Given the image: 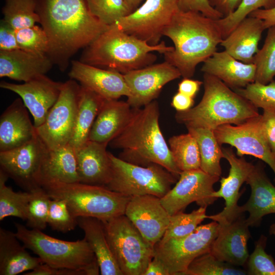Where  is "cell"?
Returning a JSON list of instances; mask_svg holds the SVG:
<instances>
[{
  "instance_id": "cell-26",
  "label": "cell",
  "mask_w": 275,
  "mask_h": 275,
  "mask_svg": "<svg viewBox=\"0 0 275 275\" xmlns=\"http://www.w3.org/2000/svg\"><path fill=\"white\" fill-rule=\"evenodd\" d=\"M133 112L127 101L105 99L92 127L89 140L107 146L126 126Z\"/></svg>"
},
{
  "instance_id": "cell-5",
  "label": "cell",
  "mask_w": 275,
  "mask_h": 275,
  "mask_svg": "<svg viewBox=\"0 0 275 275\" xmlns=\"http://www.w3.org/2000/svg\"><path fill=\"white\" fill-rule=\"evenodd\" d=\"M204 92L200 102L184 112H177L176 121L186 128L214 130L224 124L239 125L259 113L258 108L213 75L204 73Z\"/></svg>"
},
{
  "instance_id": "cell-23",
  "label": "cell",
  "mask_w": 275,
  "mask_h": 275,
  "mask_svg": "<svg viewBox=\"0 0 275 275\" xmlns=\"http://www.w3.org/2000/svg\"><path fill=\"white\" fill-rule=\"evenodd\" d=\"M28 109L21 98L10 104L0 117V152L12 150L29 142L37 135Z\"/></svg>"
},
{
  "instance_id": "cell-35",
  "label": "cell",
  "mask_w": 275,
  "mask_h": 275,
  "mask_svg": "<svg viewBox=\"0 0 275 275\" xmlns=\"http://www.w3.org/2000/svg\"><path fill=\"white\" fill-rule=\"evenodd\" d=\"M3 19L15 30L40 23L37 12V0H5Z\"/></svg>"
},
{
  "instance_id": "cell-24",
  "label": "cell",
  "mask_w": 275,
  "mask_h": 275,
  "mask_svg": "<svg viewBox=\"0 0 275 275\" xmlns=\"http://www.w3.org/2000/svg\"><path fill=\"white\" fill-rule=\"evenodd\" d=\"M106 147L89 140L75 151L79 182L104 187L108 183L112 169Z\"/></svg>"
},
{
  "instance_id": "cell-30",
  "label": "cell",
  "mask_w": 275,
  "mask_h": 275,
  "mask_svg": "<svg viewBox=\"0 0 275 275\" xmlns=\"http://www.w3.org/2000/svg\"><path fill=\"white\" fill-rule=\"evenodd\" d=\"M79 182L75 151L69 144L48 150L42 166L40 185L50 183Z\"/></svg>"
},
{
  "instance_id": "cell-1",
  "label": "cell",
  "mask_w": 275,
  "mask_h": 275,
  "mask_svg": "<svg viewBox=\"0 0 275 275\" xmlns=\"http://www.w3.org/2000/svg\"><path fill=\"white\" fill-rule=\"evenodd\" d=\"M37 12L49 40L47 56L62 72L109 26L91 13L86 0H37Z\"/></svg>"
},
{
  "instance_id": "cell-45",
  "label": "cell",
  "mask_w": 275,
  "mask_h": 275,
  "mask_svg": "<svg viewBox=\"0 0 275 275\" xmlns=\"http://www.w3.org/2000/svg\"><path fill=\"white\" fill-rule=\"evenodd\" d=\"M16 36L21 49L39 56H47L49 40L42 26L35 25L17 30Z\"/></svg>"
},
{
  "instance_id": "cell-4",
  "label": "cell",
  "mask_w": 275,
  "mask_h": 275,
  "mask_svg": "<svg viewBox=\"0 0 275 275\" xmlns=\"http://www.w3.org/2000/svg\"><path fill=\"white\" fill-rule=\"evenodd\" d=\"M173 48L164 41L150 45L114 23L84 48L79 61L124 74L153 64L157 57L152 52L164 54Z\"/></svg>"
},
{
  "instance_id": "cell-29",
  "label": "cell",
  "mask_w": 275,
  "mask_h": 275,
  "mask_svg": "<svg viewBox=\"0 0 275 275\" xmlns=\"http://www.w3.org/2000/svg\"><path fill=\"white\" fill-rule=\"evenodd\" d=\"M15 233L0 228V275H16L43 263L20 243Z\"/></svg>"
},
{
  "instance_id": "cell-43",
  "label": "cell",
  "mask_w": 275,
  "mask_h": 275,
  "mask_svg": "<svg viewBox=\"0 0 275 275\" xmlns=\"http://www.w3.org/2000/svg\"><path fill=\"white\" fill-rule=\"evenodd\" d=\"M267 237L261 235L255 242V249L244 265L249 275H275V261L265 249Z\"/></svg>"
},
{
  "instance_id": "cell-12",
  "label": "cell",
  "mask_w": 275,
  "mask_h": 275,
  "mask_svg": "<svg viewBox=\"0 0 275 275\" xmlns=\"http://www.w3.org/2000/svg\"><path fill=\"white\" fill-rule=\"evenodd\" d=\"M179 9V0H146L115 24L126 33L155 45L159 43L164 30Z\"/></svg>"
},
{
  "instance_id": "cell-33",
  "label": "cell",
  "mask_w": 275,
  "mask_h": 275,
  "mask_svg": "<svg viewBox=\"0 0 275 275\" xmlns=\"http://www.w3.org/2000/svg\"><path fill=\"white\" fill-rule=\"evenodd\" d=\"M187 129L198 144L201 157L200 169L210 175L220 177L222 174L221 160L224 156L214 131L204 128L188 127Z\"/></svg>"
},
{
  "instance_id": "cell-37",
  "label": "cell",
  "mask_w": 275,
  "mask_h": 275,
  "mask_svg": "<svg viewBox=\"0 0 275 275\" xmlns=\"http://www.w3.org/2000/svg\"><path fill=\"white\" fill-rule=\"evenodd\" d=\"M268 29L264 44L253 60L256 66L255 81L264 85L275 76V25Z\"/></svg>"
},
{
  "instance_id": "cell-53",
  "label": "cell",
  "mask_w": 275,
  "mask_h": 275,
  "mask_svg": "<svg viewBox=\"0 0 275 275\" xmlns=\"http://www.w3.org/2000/svg\"><path fill=\"white\" fill-rule=\"evenodd\" d=\"M194 98L178 92L172 99L171 106L177 112H184L193 107Z\"/></svg>"
},
{
  "instance_id": "cell-50",
  "label": "cell",
  "mask_w": 275,
  "mask_h": 275,
  "mask_svg": "<svg viewBox=\"0 0 275 275\" xmlns=\"http://www.w3.org/2000/svg\"><path fill=\"white\" fill-rule=\"evenodd\" d=\"M262 115L266 138L275 155V111L263 110Z\"/></svg>"
},
{
  "instance_id": "cell-46",
  "label": "cell",
  "mask_w": 275,
  "mask_h": 275,
  "mask_svg": "<svg viewBox=\"0 0 275 275\" xmlns=\"http://www.w3.org/2000/svg\"><path fill=\"white\" fill-rule=\"evenodd\" d=\"M47 225L54 230L67 233L78 226L77 217L72 214L65 200L51 198Z\"/></svg>"
},
{
  "instance_id": "cell-19",
  "label": "cell",
  "mask_w": 275,
  "mask_h": 275,
  "mask_svg": "<svg viewBox=\"0 0 275 275\" xmlns=\"http://www.w3.org/2000/svg\"><path fill=\"white\" fill-rule=\"evenodd\" d=\"M125 215L153 247L163 236L171 216L161 204L160 198L150 195L132 197L126 206Z\"/></svg>"
},
{
  "instance_id": "cell-2",
  "label": "cell",
  "mask_w": 275,
  "mask_h": 275,
  "mask_svg": "<svg viewBox=\"0 0 275 275\" xmlns=\"http://www.w3.org/2000/svg\"><path fill=\"white\" fill-rule=\"evenodd\" d=\"M215 20L199 12L179 9L164 30L163 36L174 45L163 54L165 61L177 68L183 78L193 77L197 66L212 56L223 41Z\"/></svg>"
},
{
  "instance_id": "cell-51",
  "label": "cell",
  "mask_w": 275,
  "mask_h": 275,
  "mask_svg": "<svg viewBox=\"0 0 275 275\" xmlns=\"http://www.w3.org/2000/svg\"><path fill=\"white\" fill-rule=\"evenodd\" d=\"M210 5L224 17L235 11L242 0H207Z\"/></svg>"
},
{
  "instance_id": "cell-54",
  "label": "cell",
  "mask_w": 275,
  "mask_h": 275,
  "mask_svg": "<svg viewBox=\"0 0 275 275\" xmlns=\"http://www.w3.org/2000/svg\"><path fill=\"white\" fill-rule=\"evenodd\" d=\"M249 16L262 20L266 29L275 25V7L269 10L258 9L252 12Z\"/></svg>"
},
{
  "instance_id": "cell-38",
  "label": "cell",
  "mask_w": 275,
  "mask_h": 275,
  "mask_svg": "<svg viewBox=\"0 0 275 275\" xmlns=\"http://www.w3.org/2000/svg\"><path fill=\"white\" fill-rule=\"evenodd\" d=\"M207 207H200L189 213L183 211L170 216L169 226L159 242H164L170 239L182 237L192 233L207 218Z\"/></svg>"
},
{
  "instance_id": "cell-42",
  "label": "cell",
  "mask_w": 275,
  "mask_h": 275,
  "mask_svg": "<svg viewBox=\"0 0 275 275\" xmlns=\"http://www.w3.org/2000/svg\"><path fill=\"white\" fill-rule=\"evenodd\" d=\"M256 107L275 111V80L264 85L257 82L241 88L232 89Z\"/></svg>"
},
{
  "instance_id": "cell-16",
  "label": "cell",
  "mask_w": 275,
  "mask_h": 275,
  "mask_svg": "<svg viewBox=\"0 0 275 275\" xmlns=\"http://www.w3.org/2000/svg\"><path fill=\"white\" fill-rule=\"evenodd\" d=\"M123 75L130 92L126 101L133 108H141L155 100L166 84L181 76L178 69L166 61Z\"/></svg>"
},
{
  "instance_id": "cell-41",
  "label": "cell",
  "mask_w": 275,
  "mask_h": 275,
  "mask_svg": "<svg viewBox=\"0 0 275 275\" xmlns=\"http://www.w3.org/2000/svg\"><path fill=\"white\" fill-rule=\"evenodd\" d=\"M27 205V226L31 229L44 230L47 225V216L51 198L42 187L30 191Z\"/></svg>"
},
{
  "instance_id": "cell-31",
  "label": "cell",
  "mask_w": 275,
  "mask_h": 275,
  "mask_svg": "<svg viewBox=\"0 0 275 275\" xmlns=\"http://www.w3.org/2000/svg\"><path fill=\"white\" fill-rule=\"evenodd\" d=\"M78 226L97 260L101 275H123L112 253L103 222L92 217H77Z\"/></svg>"
},
{
  "instance_id": "cell-40",
  "label": "cell",
  "mask_w": 275,
  "mask_h": 275,
  "mask_svg": "<svg viewBox=\"0 0 275 275\" xmlns=\"http://www.w3.org/2000/svg\"><path fill=\"white\" fill-rule=\"evenodd\" d=\"M274 7L275 0H242L235 11L229 16L216 20V23L224 39L253 11L262 8L269 10Z\"/></svg>"
},
{
  "instance_id": "cell-3",
  "label": "cell",
  "mask_w": 275,
  "mask_h": 275,
  "mask_svg": "<svg viewBox=\"0 0 275 275\" xmlns=\"http://www.w3.org/2000/svg\"><path fill=\"white\" fill-rule=\"evenodd\" d=\"M159 115L155 100L141 108H133L126 126L109 145L122 150L119 157L126 161L142 166L157 164L179 178L182 172L160 129Z\"/></svg>"
},
{
  "instance_id": "cell-52",
  "label": "cell",
  "mask_w": 275,
  "mask_h": 275,
  "mask_svg": "<svg viewBox=\"0 0 275 275\" xmlns=\"http://www.w3.org/2000/svg\"><path fill=\"white\" fill-rule=\"evenodd\" d=\"M202 84L203 81L200 80L183 78L178 84V92L195 98Z\"/></svg>"
},
{
  "instance_id": "cell-25",
  "label": "cell",
  "mask_w": 275,
  "mask_h": 275,
  "mask_svg": "<svg viewBox=\"0 0 275 275\" xmlns=\"http://www.w3.org/2000/svg\"><path fill=\"white\" fill-rule=\"evenodd\" d=\"M53 63L47 56H39L22 49L0 51V77L26 82L45 75Z\"/></svg>"
},
{
  "instance_id": "cell-44",
  "label": "cell",
  "mask_w": 275,
  "mask_h": 275,
  "mask_svg": "<svg viewBox=\"0 0 275 275\" xmlns=\"http://www.w3.org/2000/svg\"><path fill=\"white\" fill-rule=\"evenodd\" d=\"M91 13L107 25L131 13L124 0H86Z\"/></svg>"
},
{
  "instance_id": "cell-32",
  "label": "cell",
  "mask_w": 275,
  "mask_h": 275,
  "mask_svg": "<svg viewBox=\"0 0 275 275\" xmlns=\"http://www.w3.org/2000/svg\"><path fill=\"white\" fill-rule=\"evenodd\" d=\"M104 100L97 93L80 86L76 123L69 143L75 151L89 140L92 127Z\"/></svg>"
},
{
  "instance_id": "cell-56",
  "label": "cell",
  "mask_w": 275,
  "mask_h": 275,
  "mask_svg": "<svg viewBox=\"0 0 275 275\" xmlns=\"http://www.w3.org/2000/svg\"><path fill=\"white\" fill-rule=\"evenodd\" d=\"M131 12L136 9L144 0H124Z\"/></svg>"
},
{
  "instance_id": "cell-9",
  "label": "cell",
  "mask_w": 275,
  "mask_h": 275,
  "mask_svg": "<svg viewBox=\"0 0 275 275\" xmlns=\"http://www.w3.org/2000/svg\"><path fill=\"white\" fill-rule=\"evenodd\" d=\"M102 222L111 250L123 274L144 275L154 257V247L125 214Z\"/></svg>"
},
{
  "instance_id": "cell-21",
  "label": "cell",
  "mask_w": 275,
  "mask_h": 275,
  "mask_svg": "<svg viewBox=\"0 0 275 275\" xmlns=\"http://www.w3.org/2000/svg\"><path fill=\"white\" fill-rule=\"evenodd\" d=\"M68 75L80 86L95 92L106 100L118 99L122 96L128 98L130 95L123 74L114 70L73 60Z\"/></svg>"
},
{
  "instance_id": "cell-57",
  "label": "cell",
  "mask_w": 275,
  "mask_h": 275,
  "mask_svg": "<svg viewBox=\"0 0 275 275\" xmlns=\"http://www.w3.org/2000/svg\"><path fill=\"white\" fill-rule=\"evenodd\" d=\"M269 233L270 235L275 237V223L272 224L269 228Z\"/></svg>"
},
{
  "instance_id": "cell-49",
  "label": "cell",
  "mask_w": 275,
  "mask_h": 275,
  "mask_svg": "<svg viewBox=\"0 0 275 275\" xmlns=\"http://www.w3.org/2000/svg\"><path fill=\"white\" fill-rule=\"evenodd\" d=\"M24 275H85L81 271L68 269L52 267L45 263H42Z\"/></svg>"
},
{
  "instance_id": "cell-39",
  "label": "cell",
  "mask_w": 275,
  "mask_h": 275,
  "mask_svg": "<svg viewBox=\"0 0 275 275\" xmlns=\"http://www.w3.org/2000/svg\"><path fill=\"white\" fill-rule=\"evenodd\" d=\"M245 270L222 261L210 252L196 258L182 275H245Z\"/></svg>"
},
{
  "instance_id": "cell-22",
  "label": "cell",
  "mask_w": 275,
  "mask_h": 275,
  "mask_svg": "<svg viewBox=\"0 0 275 275\" xmlns=\"http://www.w3.org/2000/svg\"><path fill=\"white\" fill-rule=\"evenodd\" d=\"M245 182L250 186L251 195L248 201L240 206V209L249 212L246 221L250 227H258L264 216L275 213V186L261 162L254 166Z\"/></svg>"
},
{
  "instance_id": "cell-7",
  "label": "cell",
  "mask_w": 275,
  "mask_h": 275,
  "mask_svg": "<svg viewBox=\"0 0 275 275\" xmlns=\"http://www.w3.org/2000/svg\"><path fill=\"white\" fill-rule=\"evenodd\" d=\"M41 187L51 199L65 200L75 217H92L102 221L125 214L131 198L104 186L80 182L50 183Z\"/></svg>"
},
{
  "instance_id": "cell-11",
  "label": "cell",
  "mask_w": 275,
  "mask_h": 275,
  "mask_svg": "<svg viewBox=\"0 0 275 275\" xmlns=\"http://www.w3.org/2000/svg\"><path fill=\"white\" fill-rule=\"evenodd\" d=\"M80 90V85L74 79L64 82L44 122L36 128L37 135L49 150L69 144L76 123Z\"/></svg>"
},
{
  "instance_id": "cell-48",
  "label": "cell",
  "mask_w": 275,
  "mask_h": 275,
  "mask_svg": "<svg viewBox=\"0 0 275 275\" xmlns=\"http://www.w3.org/2000/svg\"><path fill=\"white\" fill-rule=\"evenodd\" d=\"M20 49L18 44L16 30L3 19L0 23V51Z\"/></svg>"
},
{
  "instance_id": "cell-13",
  "label": "cell",
  "mask_w": 275,
  "mask_h": 275,
  "mask_svg": "<svg viewBox=\"0 0 275 275\" xmlns=\"http://www.w3.org/2000/svg\"><path fill=\"white\" fill-rule=\"evenodd\" d=\"M214 133L221 146L226 144L235 147L239 157L249 155L260 159L270 167L275 175V155L266 138L262 115L239 125H221Z\"/></svg>"
},
{
  "instance_id": "cell-55",
  "label": "cell",
  "mask_w": 275,
  "mask_h": 275,
  "mask_svg": "<svg viewBox=\"0 0 275 275\" xmlns=\"http://www.w3.org/2000/svg\"><path fill=\"white\" fill-rule=\"evenodd\" d=\"M144 275H170L163 264L153 257L148 264Z\"/></svg>"
},
{
  "instance_id": "cell-34",
  "label": "cell",
  "mask_w": 275,
  "mask_h": 275,
  "mask_svg": "<svg viewBox=\"0 0 275 275\" xmlns=\"http://www.w3.org/2000/svg\"><path fill=\"white\" fill-rule=\"evenodd\" d=\"M168 144L174 161L181 172L200 169L198 144L190 133L172 136L169 139Z\"/></svg>"
},
{
  "instance_id": "cell-6",
  "label": "cell",
  "mask_w": 275,
  "mask_h": 275,
  "mask_svg": "<svg viewBox=\"0 0 275 275\" xmlns=\"http://www.w3.org/2000/svg\"><path fill=\"white\" fill-rule=\"evenodd\" d=\"M14 224L17 238L43 263L53 268L80 270L85 275L99 274L95 255L85 238L75 241H65L46 235L41 230L29 229L18 223Z\"/></svg>"
},
{
  "instance_id": "cell-27",
  "label": "cell",
  "mask_w": 275,
  "mask_h": 275,
  "mask_svg": "<svg viewBox=\"0 0 275 275\" xmlns=\"http://www.w3.org/2000/svg\"><path fill=\"white\" fill-rule=\"evenodd\" d=\"M201 71L215 76L232 89L244 88L255 80V64L239 61L226 50L215 52L204 62Z\"/></svg>"
},
{
  "instance_id": "cell-10",
  "label": "cell",
  "mask_w": 275,
  "mask_h": 275,
  "mask_svg": "<svg viewBox=\"0 0 275 275\" xmlns=\"http://www.w3.org/2000/svg\"><path fill=\"white\" fill-rule=\"evenodd\" d=\"M218 227V223L213 221L199 225L186 236L158 242L154 246V257L163 264L170 275H182L196 258L210 252Z\"/></svg>"
},
{
  "instance_id": "cell-15",
  "label": "cell",
  "mask_w": 275,
  "mask_h": 275,
  "mask_svg": "<svg viewBox=\"0 0 275 275\" xmlns=\"http://www.w3.org/2000/svg\"><path fill=\"white\" fill-rule=\"evenodd\" d=\"M219 179L201 169L182 171L175 186L160 198L161 204L170 215L183 211L193 202L207 207L217 199L213 196V185Z\"/></svg>"
},
{
  "instance_id": "cell-8",
  "label": "cell",
  "mask_w": 275,
  "mask_h": 275,
  "mask_svg": "<svg viewBox=\"0 0 275 275\" xmlns=\"http://www.w3.org/2000/svg\"><path fill=\"white\" fill-rule=\"evenodd\" d=\"M112 174L105 186L128 197L146 195L164 196L178 178L162 166H142L126 161L109 152Z\"/></svg>"
},
{
  "instance_id": "cell-17",
  "label": "cell",
  "mask_w": 275,
  "mask_h": 275,
  "mask_svg": "<svg viewBox=\"0 0 275 275\" xmlns=\"http://www.w3.org/2000/svg\"><path fill=\"white\" fill-rule=\"evenodd\" d=\"M217 235L210 253L218 260L244 266L249 256L248 242L251 237L244 212L230 219H218Z\"/></svg>"
},
{
  "instance_id": "cell-18",
  "label": "cell",
  "mask_w": 275,
  "mask_h": 275,
  "mask_svg": "<svg viewBox=\"0 0 275 275\" xmlns=\"http://www.w3.org/2000/svg\"><path fill=\"white\" fill-rule=\"evenodd\" d=\"M63 83L42 75L22 84L2 81L0 87L19 96L32 115L36 128L44 122L49 111L57 101Z\"/></svg>"
},
{
  "instance_id": "cell-28",
  "label": "cell",
  "mask_w": 275,
  "mask_h": 275,
  "mask_svg": "<svg viewBox=\"0 0 275 275\" xmlns=\"http://www.w3.org/2000/svg\"><path fill=\"white\" fill-rule=\"evenodd\" d=\"M265 26L262 20L248 16L221 43L231 56L244 63H253Z\"/></svg>"
},
{
  "instance_id": "cell-14",
  "label": "cell",
  "mask_w": 275,
  "mask_h": 275,
  "mask_svg": "<svg viewBox=\"0 0 275 275\" xmlns=\"http://www.w3.org/2000/svg\"><path fill=\"white\" fill-rule=\"evenodd\" d=\"M48 150L37 134L20 147L0 152L1 170L25 191L41 187V171Z\"/></svg>"
},
{
  "instance_id": "cell-20",
  "label": "cell",
  "mask_w": 275,
  "mask_h": 275,
  "mask_svg": "<svg viewBox=\"0 0 275 275\" xmlns=\"http://www.w3.org/2000/svg\"><path fill=\"white\" fill-rule=\"evenodd\" d=\"M224 158L229 163L230 168L228 176L220 180L219 189L214 191L213 196L217 199L223 198L225 206L223 210L215 214L207 215V218L212 221L218 219H230L243 212L240 209L238 201L242 193L240 188L246 181L254 164L247 161L243 157H237L230 148H222Z\"/></svg>"
},
{
  "instance_id": "cell-36",
  "label": "cell",
  "mask_w": 275,
  "mask_h": 275,
  "mask_svg": "<svg viewBox=\"0 0 275 275\" xmlns=\"http://www.w3.org/2000/svg\"><path fill=\"white\" fill-rule=\"evenodd\" d=\"M9 178L0 169V221L9 216L26 219V210L30 191L15 192L6 185Z\"/></svg>"
},
{
  "instance_id": "cell-47",
  "label": "cell",
  "mask_w": 275,
  "mask_h": 275,
  "mask_svg": "<svg viewBox=\"0 0 275 275\" xmlns=\"http://www.w3.org/2000/svg\"><path fill=\"white\" fill-rule=\"evenodd\" d=\"M179 6L182 10L199 12L214 20L224 17L221 13L210 5L207 0H179Z\"/></svg>"
}]
</instances>
